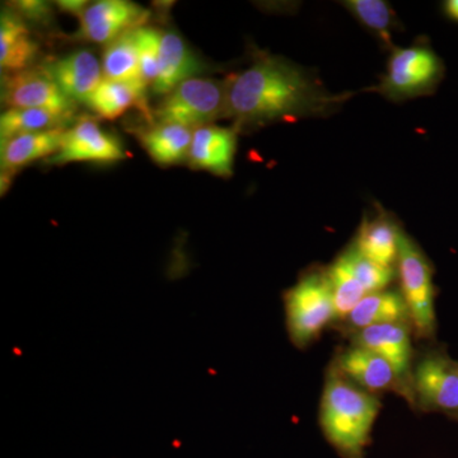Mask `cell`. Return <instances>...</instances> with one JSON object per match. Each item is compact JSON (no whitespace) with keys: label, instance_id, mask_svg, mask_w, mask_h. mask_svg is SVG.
<instances>
[{"label":"cell","instance_id":"8992f818","mask_svg":"<svg viewBox=\"0 0 458 458\" xmlns=\"http://www.w3.org/2000/svg\"><path fill=\"white\" fill-rule=\"evenodd\" d=\"M401 294L419 335L430 336L436 330V288L433 267L418 243L403 232L396 264Z\"/></svg>","mask_w":458,"mask_h":458},{"label":"cell","instance_id":"d6986e66","mask_svg":"<svg viewBox=\"0 0 458 458\" xmlns=\"http://www.w3.org/2000/svg\"><path fill=\"white\" fill-rule=\"evenodd\" d=\"M65 129L17 135L2 140V172L13 174L38 159L55 156L62 147Z\"/></svg>","mask_w":458,"mask_h":458},{"label":"cell","instance_id":"9a60e30c","mask_svg":"<svg viewBox=\"0 0 458 458\" xmlns=\"http://www.w3.org/2000/svg\"><path fill=\"white\" fill-rule=\"evenodd\" d=\"M403 234L394 216L378 208L375 216L363 219L352 246L364 258L396 269Z\"/></svg>","mask_w":458,"mask_h":458},{"label":"cell","instance_id":"484cf974","mask_svg":"<svg viewBox=\"0 0 458 458\" xmlns=\"http://www.w3.org/2000/svg\"><path fill=\"white\" fill-rule=\"evenodd\" d=\"M342 255L355 278L363 285L369 294L388 289L391 282L396 276V269L382 267V265L364 258L352 245L342 252Z\"/></svg>","mask_w":458,"mask_h":458},{"label":"cell","instance_id":"5b68a950","mask_svg":"<svg viewBox=\"0 0 458 458\" xmlns=\"http://www.w3.org/2000/svg\"><path fill=\"white\" fill-rule=\"evenodd\" d=\"M225 81L194 77L165 95L156 111L158 123H179L195 131L225 117Z\"/></svg>","mask_w":458,"mask_h":458},{"label":"cell","instance_id":"e0dca14e","mask_svg":"<svg viewBox=\"0 0 458 458\" xmlns=\"http://www.w3.org/2000/svg\"><path fill=\"white\" fill-rule=\"evenodd\" d=\"M84 104L99 117L107 120L117 119L129 108L135 106L148 116L150 125L155 123V117L148 107L147 86L144 84L120 82L104 78Z\"/></svg>","mask_w":458,"mask_h":458},{"label":"cell","instance_id":"7a4b0ae2","mask_svg":"<svg viewBox=\"0 0 458 458\" xmlns=\"http://www.w3.org/2000/svg\"><path fill=\"white\" fill-rule=\"evenodd\" d=\"M379 409L381 403L375 394L334 370L322 394L319 423L334 447L345 456L361 458Z\"/></svg>","mask_w":458,"mask_h":458},{"label":"cell","instance_id":"ffe728a7","mask_svg":"<svg viewBox=\"0 0 458 458\" xmlns=\"http://www.w3.org/2000/svg\"><path fill=\"white\" fill-rule=\"evenodd\" d=\"M410 319L408 306L400 291L385 289L367 294L345 318L355 330L386 324H406Z\"/></svg>","mask_w":458,"mask_h":458},{"label":"cell","instance_id":"5bb4252c","mask_svg":"<svg viewBox=\"0 0 458 458\" xmlns=\"http://www.w3.org/2000/svg\"><path fill=\"white\" fill-rule=\"evenodd\" d=\"M335 370L370 394L393 390L401 385L393 367L384 358L354 344L339 355Z\"/></svg>","mask_w":458,"mask_h":458},{"label":"cell","instance_id":"52a82bcc","mask_svg":"<svg viewBox=\"0 0 458 458\" xmlns=\"http://www.w3.org/2000/svg\"><path fill=\"white\" fill-rule=\"evenodd\" d=\"M2 99L9 108H42L72 117L75 107L42 66L3 77Z\"/></svg>","mask_w":458,"mask_h":458},{"label":"cell","instance_id":"603a6c76","mask_svg":"<svg viewBox=\"0 0 458 458\" xmlns=\"http://www.w3.org/2000/svg\"><path fill=\"white\" fill-rule=\"evenodd\" d=\"M102 72L105 80L147 86L141 78L140 54L134 31L123 33L107 45L102 56Z\"/></svg>","mask_w":458,"mask_h":458},{"label":"cell","instance_id":"8fae6325","mask_svg":"<svg viewBox=\"0 0 458 458\" xmlns=\"http://www.w3.org/2000/svg\"><path fill=\"white\" fill-rule=\"evenodd\" d=\"M238 131L234 126L205 125L192 131L189 162L195 170H203L228 179L233 174Z\"/></svg>","mask_w":458,"mask_h":458},{"label":"cell","instance_id":"6da1fadb","mask_svg":"<svg viewBox=\"0 0 458 458\" xmlns=\"http://www.w3.org/2000/svg\"><path fill=\"white\" fill-rule=\"evenodd\" d=\"M225 84V117L233 120L237 131L328 117L355 95L333 93L311 69L264 51L252 54L250 64Z\"/></svg>","mask_w":458,"mask_h":458},{"label":"cell","instance_id":"ac0fdd59","mask_svg":"<svg viewBox=\"0 0 458 458\" xmlns=\"http://www.w3.org/2000/svg\"><path fill=\"white\" fill-rule=\"evenodd\" d=\"M38 47L32 40L25 21L16 11L5 9L0 17V68L18 73L31 68Z\"/></svg>","mask_w":458,"mask_h":458},{"label":"cell","instance_id":"44dd1931","mask_svg":"<svg viewBox=\"0 0 458 458\" xmlns=\"http://www.w3.org/2000/svg\"><path fill=\"white\" fill-rule=\"evenodd\" d=\"M191 129L179 123H157L140 132V141L148 155L161 165L181 164L189 158Z\"/></svg>","mask_w":458,"mask_h":458},{"label":"cell","instance_id":"7c38bea8","mask_svg":"<svg viewBox=\"0 0 458 458\" xmlns=\"http://www.w3.org/2000/svg\"><path fill=\"white\" fill-rule=\"evenodd\" d=\"M354 345L369 349L393 367L401 385L412 384V346L406 324H386L363 328L355 335Z\"/></svg>","mask_w":458,"mask_h":458},{"label":"cell","instance_id":"3957f363","mask_svg":"<svg viewBox=\"0 0 458 458\" xmlns=\"http://www.w3.org/2000/svg\"><path fill=\"white\" fill-rule=\"evenodd\" d=\"M445 63L426 40L390 51L379 83L366 90L391 102L432 96L445 78Z\"/></svg>","mask_w":458,"mask_h":458},{"label":"cell","instance_id":"7402d4cb","mask_svg":"<svg viewBox=\"0 0 458 458\" xmlns=\"http://www.w3.org/2000/svg\"><path fill=\"white\" fill-rule=\"evenodd\" d=\"M342 5L361 26L381 42L382 47L394 49L393 36L401 29L399 18L384 0H345Z\"/></svg>","mask_w":458,"mask_h":458},{"label":"cell","instance_id":"83f0119b","mask_svg":"<svg viewBox=\"0 0 458 458\" xmlns=\"http://www.w3.org/2000/svg\"><path fill=\"white\" fill-rule=\"evenodd\" d=\"M14 9H17L21 17L29 18L35 22H47L51 17V8L47 3L40 0H22L14 3Z\"/></svg>","mask_w":458,"mask_h":458},{"label":"cell","instance_id":"f546056e","mask_svg":"<svg viewBox=\"0 0 458 458\" xmlns=\"http://www.w3.org/2000/svg\"><path fill=\"white\" fill-rule=\"evenodd\" d=\"M443 12L452 21L458 22V0H447L443 3Z\"/></svg>","mask_w":458,"mask_h":458},{"label":"cell","instance_id":"f1b7e54d","mask_svg":"<svg viewBox=\"0 0 458 458\" xmlns=\"http://www.w3.org/2000/svg\"><path fill=\"white\" fill-rule=\"evenodd\" d=\"M56 5L65 13L74 14V16L80 18L84 11L89 8V3L84 2V0H59V2H56Z\"/></svg>","mask_w":458,"mask_h":458},{"label":"cell","instance_id":"30bf717a","mask_svg":"<svg viewBox=\"0 0 458 458\" xmlns=\"http://www.w3.org/2000/svg\"><path fill=\"white\" fill-rule=\"evenodd\" d=\"M412 387L424 408L457 411L458 364L445 355H428L412 370Z\"/></svg>","mask_w":458,"mask_h":458},{"label":"cell","instance_id":"cb8c5ba5","mask_svg":"<svg viewBox=\"0 0 458 458\" xmlns=\"http://www.w3.org/2000/svg\"><path fill=\"white\" fill-rule=\"evenodd\" d=\"M71 119L72 116L42 108H8L0 117V137L3 140L17 135L64 129Z\"/></svg>","mask_w":458,"mask_h":458},{"label":"cell","instance_id":"9c48e42d","mask_svg":"<svg viewBox=\"0 0 458 458\" xmlns=\"http://www.w3.org/2000/svg\"><path fill=\"white\" fill-rule=\"evenodd\" d=\"M123 144L114 135L104 131L96 120L84 116L73 128L65 131L62 147L49 158L51 165L72 162L111 164L125 158Z\"/></svg>","mask_w":458,"mask_h":458},{"label":"cell","instance_id":"2e32d148","mask_svg":"<svg viewBox=\"0 0 458 458\" xmlns=\"http://www.w3.org/2000/svg\"><path fill=\"white\" fill-rule=\"evenodd\" d=\"M158 68V78L153 84V90L158 95H168L180 83L204 71V65L183 38L171 31L161 33Z\"/></svg>","mask_w":458,"mask_h":458},{"label":"cell","instance_id":"277c9868","mask_svg":"<svg viewBox=\"0 0 458 458\" xmlns=\"http://www.w3.org/2000/svg\"><path fill=\"white\" fill-rule=\"evenodd\" d=\"M286 327L295 345L303 348L322 333L333 319H336L333 292L327 270H313L284 295Z\"/></svg>","mask_w":458,"mask_h":458},{"label":"cell","instance_id":"4fadbf2b","mask_svg":"<svg viewBox=\"0 0 458 458\" xmlns=\"http://www.w3.org/2000/svg\"><path fill=\"white\" fill-rule=\"evenodd\" d=\"M42 68L53 78L60 90L74 102H86L104 81L102 64L89 50H78L51 60Z\"/></svg>","mask_w":458,"mask_h":458},{"label":"cell","instance_id":"d4e9b609","mask_svg":"<svg viewBox=\"0 0 458 458\" xmlns=\"http://www.w3.org/2000/svg\"><path fill=\"white\" fill-rule=\"evenodd\" d=\"M327 273L333 292L336 318H346L369 293L355 278L343 255L331 264Z\"/></svg>","mask_w":458,"mask_h":458},{"label":"cell","instance_id":"4316f807","mask_svg":"<svg viewBox=\"0 0 458 458\" xmlns=\"http://www.w3.org/2000/svg\"><path fill=\"white\" fill-rule=\"evenodd\" d=\"M161 31L150 27L135 30V42L140 54L141 78L148 84H155L159 73V45Z\"/></svg>","mask_w":458,"mask_h":458},{"label":"cell","instance_id":"ba28073f","mask_svg":"<svg viewBox=\"0 0 458 458\" xmlns=\"http://www.w3.org/2000/svg\"><path fill=\"white\" fill-rule=\"evenodd\" d=\"M150 12L126 0L93 3L81 16L78 38L96 44H110L123 33L146 26Z\"/></svg>","mask_w":458,"mask_h":458}]
</instances>
